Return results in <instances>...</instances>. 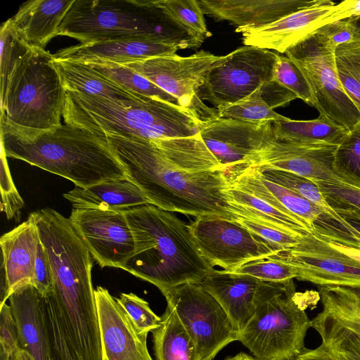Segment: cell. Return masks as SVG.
Returning <instances> with one entry per match:
<instances>
[{"label":"cell","instance_id":"6da1fadb","mask_svg":"<svg viewBox=\"0 0 360 360\" xmlns=\"http://www.w3.org/2000/svg\"><path fill=\"white\" fill-rule=\"evenodd\" d=\"M53 276L51 295L70 344L83 360H101L100 330L91 281L92 256L69 219L51 208L32 212Z\"/></svg>","mask_w":360,"mask_h":360},{"label":"cell","instance_id":"7a4b0ae2","mask_svg":"<svg viewBox=\"0 0 360 360\" xmlns=\"http://www.w3.org/2000/svg\"><path fill=\"white\" fill-rule=\"evenodd\" d=\"M105 137L127 178L150 205L195 217L231 218L224 193L229 185L225 172L182 169L152 141Z\"/></svg>","mask_w":360,"mask_h":360},{"label":"cell","instance_id":"3957f363","mask_svg":"<svg viewBox=\"0 0 360 360\" xmlns=\"http://www.w3.org/2000/svg\"><path fill=\"white\" fill-rule=\"evenodd\" d=\"M0 131L6 157L69 179L76 186L127 178L107 139L79 127L65 124L45 131H18L0 122Z\"/></svg>","mask_w":360,"mask_h":360},{"label":"cell","instance_id":"277c9868","mask_svg":"<svg viewBox=\"0 0 360 360\" xmlns=\"http://www.w3.org/2000/svg\"><path fill=\"white\" fill-rule=\"evenodd\" d=\"M134 240L124 271L161 292L200 283L213 269L201 256L189 226L170 212L148 204L123 211Z\"/></svg>","mask_w":360,"mask_h":360},{"label":"cell","instance_id":"5b68a950","mask_svg":"<svg viewBox=\"0 0 360 360\" xmlns=\"http://www.w3.org/2000/svg\"><path fill=\"white\" fill-rule=\"evenodd\" d=\"M63 117L106 139L115 135L153 141L200 133L204 121L191 110L149 97L115 101L65 90Z\"/></svg>","mask_w":360,"mask_h":360},{"label":"cell","instance_id":"8992f818","mask_svg":"<svg viewBox=\"0 0 360 360\" xmlns=\"http://www.w3.org/2000/svg\"><path fill=\"white\" fill-rule=\"evenodd\" d=\"M58 35L81 44L128 39H148L197 49L203 42L191 36L152 1L74 0Z\"/></svg>","mask_w":360,"mask_h":360},{"label":"cell","instance_id":"52a82bcc","mask_svg":"<svg viewBox=\"0 0 360 360\" xmlns=\"http://www.w3.org/2000/svg\"><path fill=\"white\" fill-rule=\"evenodd\" d=\"M318 292H296L292 280L264 282L256 311L238 341L259 360H288L302 352L311 328L306 309L316 306Z\"/></svg>","mask_w":360,"mask_h":360},{"label":"cell","instance_id":"ba28073f","mask_svg":"<svg viewBox=\"0 0 360 360\" xmlns=\"http://www.w3.org/2000/svg\"><path fill=\"white\" fill-rule=\"evenodd\" d=\"M65 99L53 54L32 49L11 74L1 101L0 122L18 131L52 129L62 124Z\"/></svg>","mask_w":360,"mask_h":360},{"label":"cell","instance_id":"9c48e42d","mask_svg":"<svg viewBox=\"0 0 360 360\" xmlns=\"http://www.w3.org/2000/svg\"><path fill=\"white\" fill-rule=\"evenodd\" d=\"M335 51L314 33L285 53L302 72L320 115L349 132L360 123V112L339 80Z\"/></svg>","mask_w":360,"mask_h":360},{"label":"cell","instance_id":"30bf717a","mask_svg":"<svg viewBox=\"0 0 360 360\" xmlns=\"http://www.w3.org/2000/svg\"><path fill=\"white\" fill-rule=\"evenodd\" d=\"M195 344L198 360H212L238 340L239 332L217 300L200 283H186L162 292Z\"/></svg>","mask_w":360,"mask_h":360},{"label":"cell","instance_id":"8fae6325","mask_svg":"<svg viewBox=\"0 0 360 360\" xmlns=\"http://www.w3.org/2000/svg\"><path fill=\"white\" fill-rule=\"evenodd\" d=\"M229 55L216 56L200 51L189 56L154 57L124 65L175 97L180 105L206 121L218 116L217 110L207 107L198 96L200 88L214 68Z\"/></svg>","mask_w":360,"mask_h":360},{"label":"cell","instance_id":"7c38bea8","mask_svg":"<svg viewBox=\"0 0 360 360\" xmlns=\"http://www.w3.org/2000/svg\"><path fill=\"white\" fill-rule=\"evenodd\" d=\"M209 72L198 96L221 110L274 79L279 55L252 46H243Z\"/></svg>","mask_w":360,"mask_h":360},{"label":"cell","instance_id":"4fadbf2b","mask_svg":"<svg viewBox=\"0 0 360 360\" xmlns=\"http://www.w3.org/2000/svg\"><path fill=\"white\" fill-rule=\"evenodd\" d=\"M200 135L226 175L255 167L260 154L277 141L271 121L252 122L219 116L204 121Z\"/></svg>","mask_w":360,"mask_h":360},{"label":"cell","instance_id":"5bb4252c","mask_svg":"<svg viewBox=\"0 0 360 360\" xmlns=\"http://www.w3.org/2000/svg\"><path fill=\"white\" fill-rule=\"evenodd\" d=\"M188 226L201 256L212 267L230 271L248 261L276 255L269 245L231 218L202 216Z\"/></svg>","mask_w":360,"mask_h":360},{"label":"cell","instance_id":"9a60e30c","mask_svg":"<svg viewBox=\"0 0 360 360\" xmlns=\"http://www.w3.org/2000/svg\"><path fill=\"white\" fill-rule=\"evenodd\" d=\"M322 310L311 320L321 346L339 360H360V289L318 287Z\"/></svg>","mask_w":360,"mask_h":360},{"label":"cell","instance_id":"2e32d148","mask_svg":"<svg viewBox=\"0 0 360 360\" xmlns=\"http://www.w3.org/2000/svg\"><path fill=\"white\" fill-rule=\"evenodd\" d=\"M275 255L292 265L300 281L318 287L360 289V263L333 248L315 231L300 238L297 245Z\"/></svg>","mask_w":360,"mask_h":360},{"label":"cell","instance_id":"e0dca14e","mask_svg":"<svg viewBox=\"0 0 360 360\" xmlns=\"http://www.w3.org/2000/svg\"><path fill=\"white\" fill-rule=\"evenodd\" d=\"M68 219L102 268L124 270L134 252V240L123 211L72 209Z\"/></svg>","mask_w":360,"mask_h":360},{"label":"cell","instance_id":"ac0fdd59","mask_svg":"<svg viewBox=\"0 0 360 360\" xmlns=\"http://www.w3.org/2000/svg\"><path fill=\"white\" fill-rule=\"evenodd\" d=\"M101 345V360H153L148 334L140 333L116 298L98 286L94 291Z\"/></svg>","mask_w":360,"mask_h":360},{"label":"cell","instance_id":"d6986e66","mask_svg":"<svg viewBox=\"0 0 360 360\" xmlns=\"http://www.w3.org/2000/svg\"><path fill=\"white\" fill-rule=\"evenodd\" d=\"M337 147L275 141L260 154L254 167L280 169L310 180L345 185L333 169Z\"/></svg>","mask_w":360,"mask_h":360},{"label":"cell","instance_id":"ffe728a7","mask_svg":"<svg viewBox=\"0 0 360 360\" xmlns=\"http://www.w3.org/2000/svg\"><path fill=\"white\" fill-rule=\"evenodd\" d=\"M335 4L328 0L301 9L262 27L242 34L245 46L274 50L285 53L290 47L313 35L330 23Z\"/></svg>","mask_w":360,"mask_h":360},{"label":"cell","instance_id":"44dd1931","mask_svg":"<svg viewBox=\"0 0 360 360\" xmlns=\"http://www.w3.org/2000/svg\"><path fill=\"white\" fill-rule=\"evenodd\" d=\"M204 13L215 21L227 20L243 33L271 24L321 0H198Z\"/></svg>","mask_w":360,"mask_h":360},{"label":"cell","instance_id":"7402d4cb","mask_svg":"<svg viewBox=\"0 0 360 360\" xmlns=\"http://www.w3.org/2000/svg\"><path fill=\"white\" fill-rule=\"evenodd\" d=\"M175 44L148 39H128L77 44L53 54V59L85 64L124 65L159 56H174Z\"/></svg>","mask_w":360,"mask_h":360},{"label":"cell","instance_id":"603a6c76","mask_svg":"<svg viewBox=\"0 0 360 360\" xmlns=\"http://www.w3.org/2000/svg\"><path fill=\"white\" fill-rule=\"evenodd\" d=\"M39 241L37 226L30 216L1 237L2 266L0 304L5 303L20 287L32 284Z\"/></svg>","mask_w":360,"mask_h":360},{"label":"cell","instance_id":"cb8c5ba5","mask_svg":"<svg viewBox=\"0 0 360 360\" xmlns=\"http://www.w3.org/2000/svg\"><path fill=\"white\" fill-rule=\"evenodd\" d=\"M262 283L251 276L213 268L200 284L217 300L240 332L256 311Z\"/></svg>","mask_w":360,"mask_h":360},{"label":"cell","instance_id":"d4e9b609","mask_svg":"<svg viewBox=\"0 0 360 360\" xmlns=\"http://www.w3.org/2000/svg\"><path fill=\"white\" fill-rule=\"evenodd\" d=\"M18 330V344L33 360H51L42 295L32 285L15 290L8 298Z\"/></svg>","mask_w":360,"mask_h":360},{"label":"cell","instance_id":"484cf974","mask_svg":"<svg viewBox=\"0 0 360 360\" xmlns=\"http://www.w3.org/2000/svg\"><path fill=\"white\" fill-rule=\"evenodd\" d=\"M231 186L263 200L276 209L305 222L312 230L325 213L300 194L265 179L255 167L227 175Z\"/></svg>","mask_w":360,"mask_h":360},{"label":"cell","instance_id":"4316f807","mask_svg":"<svg viewBox=\"0 0 360 360\" xmlns=\"http://www.w3.org/2000/svg\"><path fill=\"white\" fill-rule=\"evenodd\" d=\"M74 0H32L23 3L8 20L30 49H45L58 36V27Z\"/></svg>","mask_w":360,"mask_h":360},{"label":"cell","instance_id":"83f0119b","mask_svg":"<svg viewBox=\"0 0 360 360\" xmlns=\"http://www.w3.org/2000/svg\"><path fill=\"white\" fill-rule=\"evenodd\" d=\"M73 209L124 211L150 204L142 191L128 178L101 182L88 187L76 186L63 193Z\"/></svg>","mask_w":360,"mask_h":360},{"label":"cell","instance_id":"f1b7e54d","mask_svg":"<svg viewBox=\"0 0 360 360\" xmlns=\"http://www.w3.org/2000/svg\"><path fill=\"white\" fill-rule=\"evenodd\" d=\"M224 193L229 205L227 211L231 214L255 221L297 238H302L312 232L303 221L276 209L245 191L229 184Z\"/></svg>","mask_w":360,"mask_h":360},{"label":"cell","instance_id":"f546056e","mask_svg":"<svg viewBox=\"0 0 360 360\" xmlns=\"http://www.w3.org/2000/svg\"><path fill=\"white\" fill-rule=\"evenodd\" d=\"M65 90L115 101H133L146 96L135 94L89 65L54 60Z\"/></svg>","mask_w":360,"mask_h":360},{"label":"cell","instance_id":"4dcf8cb0","mask_svg":"<svg viewBox=\"0 0 360 360\" xmlns=\"http://www.w3.org/2000/svg\"><path fill=\"white\" fill-rule=\"evenodd\" d=\"M277 141L314 145L338 146L349 131L323 115L310 120L272 122Z\"/></svg>","mask_w":360,"mask_h":360},{"label":"cell","instance_id":"1f68e13d","mask_svg":"<svg viewBox=\"0 0 360 360\" xmlns=\"http://www.w3.org/2000/svg\"><path fill=\"white\" fill-rule=\"evenodd\" d=\"M152 333L156 360H198L195 342L170 305L167 304L160 326Z\"/></svg>","mask_w":360,"mask_h":360},{"label":"cell","instance_id":"d6a6232c","mask_svg":"<svg viewBox=\"0 0 360 360\" xmlns=\"http://www.w3.org/2000/svg\"><path fill=\"white\" fill-rule=\"evenodd\" d=\"M255 168L265 179L300 194L306 200L321 208L332 219L339 221L342 225L347 226L346 222L328 204L318 186L311 180L283 170Z\"/></svg>","mask_w":360,"mask_h":360},{"label":"cell","instance_id":"836d02e7","mask_svg":"<svg viewBox=\"0 0 360 360\" xmlns=\"http://www.w3.org/2000/svg\"><path fill=\"white\" fill-rule=\"evenodd\" d=\"M87 65L135 94L181 106L175 97L126 66L114 64Z\"/></svg>","mask_w":360,"mask_h":360},{"label":"cell","instance_id":"e575fe53","mask_svg":"<svg viewBox=\"0 0 360 360\" xmlns=\"http://www.w3.org/2000/svg\"><path fill=\"white\" fill-rule=\"evenodd\" d=\"M156 6L170 17L191 36L204 41L212 35L197 0H153Z\"/></svg>","mask_w":360,"mask_h":360},{"label":"cell","instance_id":"d590c367","mask_svg":"<svg viewBox=\"0 0 360 360\" xmlns=\"http://www.w3.org/2000/svg\"><path fill=\"white\" fill-rule=\"evenodd\" d=\"M335 61L339 80L360 112V41L338 46Z\"/></svg>","mask_w":360,"mask_h":360},{"label":"cell","instance_id":"8d00e7d4","mask_svg":"<svg viewBox=\"0 0 360 360\" xmlns=\"http://www.w3.org/2000/svg\"><path fill=\"white\" fill-rule=\"evenodd\" d=\"M333 169L345 185L360 189V123L337 147Z\"/></svg>","mask_w":360,"mask_h":360},{"label":"cell","instance_id":"74e56055","mask_svg":"<svg viewBox=\"0 0 360 360\" xmlns=\"http://www.w3.org/2000/svg\"><path fill=\"white\" fill-rule=\"evenodd\" d=\"M260 88L261 86L245 98L217 110L218 116L252 122L288 120V117L275 112L263 99Z\"/></svg>","mask_w":360,"mask_h":360},{"label":"cell","instance_id":"f35d334b","mask_svg":"<svg viewBox=\"0 0 360 360\" xmlns=\"http://www.w3.org/2000/svg\"><path fill=\"white\" fill-rule=\"evenodd\" d=\"M1 101L4 99L11 74L19 61L32 49L15 33L9 20L0 30Z\"/></svg>","mask_w":360,"mask_h":360},{"label":"cell","instance_id":"ab89813d","mask_svg":"<svg viewBox=\"0 0 360 360\" xmlns=\"http://www.w3.org/2000/svg\"><path fill=\"white\" fill-rule=\"evenodd\" d=\"M229 271L264 282H285L297 278L295 269L275 255L248 261Z\"/></svg>","mask_w":360,"mask_h":360},{"label":"cell","instance_id":"60d3db41","mask_svg":"<svg viewBox=\"0 0 360 360\" xmlns=\"http://www.w3.org/2000/svg\"><path fill=\"white\" fill-rule=\"evenodd\" d=\"M42 304L50 346L51 360H83L65 334L51 296H42Z\"/></svg>","mask_w":360,"mask_h":360},{"label":"cell","instance_id":"b9f144b4","mask_svg":"<svg viewBox=\"0 0 360 360\" xmlns=\"http://www.w3.org/2000/svg\"><path fill=\"white\" fill-rule=\"evenodd\" d=\"M274 79L297 98L314 107L315 103L308 82L292 60L279 56L274 68Z\"/></svg>","mask_w":360,"mask_h":360},{"label":"cell","instance_id":"7bdbcfd3","mask_svg":"<svg viewBox=\"0 0 360 360\" xmlns=\"http://www.w3.org/2000/svg\"><path fill=\"white\" fill-rule=\"evenodd\" d=\"M116 300L140 333L148 334L160 326L161 317L152 311L143 299L131 292L122 293Z\"/></svg>","mask_w":360,"mask_h":360},{"label":"cell","instance_id":"ee69618b","mask_svg":"<svg viewBox=\"0 0 360 360\" xmlns=\"http://www.w3.org/2000/svg\"><path fill=\"white\" fill-rule=\"evenodd\" d=\"M230 217L252 234L269 245L276 255L292 248L300 241V238L255 221L231 214Z\"/></svg>","mask_w":360,"mask_h":360},{"label":"cell","instance_id":"f6af8a7d","mask_svg":"<svg viewBox=\"0 0 360 360\" xmlns=\"http://www.w3.org/2000/svg\"><path fill=\"white\" fill-rule=\"evenodd\" d=\"M331 207H351L360 210V189L347 185L329 184L323 181L311 180Z\"/></svg>","mask_w":360,"mask_h":360},{"label":"cell","instance_id":"bcb514c9","mask_svg":"<svg viewBox=\"0 0 360 360\" xmlns=\"http://www.w3.org/2000/svg\"><path fill=\"white\" fill-rule=\"evenodd\" d=\"M20 349L18 330L10 304H0V350L13 358Z\"/></svg>","mask_w":360,"mask_h":360},{"label":"cell","instance_id":"7dc6e473","mask_svg":"<svg viewBox=\"0 0 360 360\" xmlns=\"http://www.w3.org/2000/svg\"><path fill=\"white\" fill-rule=\"evenodd\" d=\"M43 297L53 293V276L50 262L41 242L39 243L32 284Z\"/></svg>","mask_w":360,"mask_h":360},{"label":"cell","instance_id":"c3c4849f","mask_svg":"<svg viewBox=\"0 0 360 360\" xmlns=\"http://www.w3.org/2000/svg\"><path fill=\"white\" fill-rule=\"evenodd\" d=\"M315 34L333 50L341 44L355 41L352 27L347 20L328 23L320 27Z\"/></svg>","mask_w":360,"mask_h":360},{"label":"cell","instance_id":"681fc988","mask_svg":"<svg viewBox=\"0 0 360 360\" xmlns=\"http://www.w3.org/2000/svg\"><path fill=\"white\" fill-rule=\"evenodd\" d=\"M260 90L262 97L273 109L285 105L292 100L297 98L294 93L274 79L261 86Z\"/></svg>","mask_w":360,"mask_h":360},{"label":"cell","instance_id":"f907efd6","mask_svg":"<svg viewBox=\"0 0 360 360\" xmlns=\"http://www.w3.org/2000/svg\"><path fill=\"white\" fill-rule=\"evenodd\" d=\"M360 16V0H346L335 5L330 22Z\"/></svg>","mask_w":360,"mask_h":360},{"label":"cell","instance_id":"816d5d0a","mask_svg":"<svg viewBox=\"0 0 360 360\" xmlns=\"http://www.w3.org/2000/svg\"><path fill=\"white\" fill-rule=\"evenodd\" d=\"M346 224L360 233V210L351 207H332Z\"/></svg>","mask_w":360,"mask_h":360},{"label":"cell","instance_id":"f5cc1de1","mask_svg":"<svg viewBox=\"0 0 360 360\" xmlns=\"http://www.w3.org/2000/svg\"><path fill=\"white\" fill-rule=\"evenodd\" d=\"M288 360H339L330 354L321 346L310 349L304 348L297 356Z\"/></svg>","mask_w":360,"mask_h":360},{"label":"cell","instance_id":"db71d44e","mask_svg":"<svg viewBox=\"0 0 360 360\" xmlns=\"http://www.w3.org/2000/svg\"><path fill=\"white\" fill-rule=\"evenodd\" d=\"M323 237L326 239L329 245L333 248L360 263V248L338 240H331L326 238L324 236Z\"/></svg>","mask_w":360,"mask_h":360},{"label":"cell","instance_id":"11a10c76","mask_svg":"<svg viewBox=\"0 0 360 360\" xmlns=\"http://www.w3.org/2000/svg\"><path fill=\"white\" fill-rule=\"evenodd\" d=\"M347 20L352 27L354 39L360 41V16Z\"/></svg>","mask_w":360,"mask_h":360},{"label":"cell","instance_id":"9f6ffc18","mask_svg":"<svg viewBox=\"0 0 360 360\" xmlns=\"http://www.w3.org/2000/svg\"><path fill=\"white\" fill-rule=\"evenodd\" d=\"M225 360H259L253 356L248 355L245 353L240 352L233 356H228Z\"/></svg>","mask_w":360,"mask_h":360},{"label":"cell","instance_id":"6f0895ef","mask_svg":"<svg viewBox=\"0 0 360 360\" xmlns=\"http://www.w3.org/2000/svg\"><path fill=\"white\" fill-rule=\"evenodd\" d=\"M13 360H33L32 356L25 350L20 349L13 356Z\"/></svg>","mask_w":360,"mask_h":360},{"label":"cell","instance_id":"680465c9","mask_svg":"<svg viewBox=\"0 0 360 360\" xmlns=\"http://www.w3.org/2000/svg\"><path fill=\"white\" fill-rule=\"evenodd\" d=\"M0 360H13V358L9 356L3 351L0 350Z\"/></svg>","mask_w":360,"mask_h":360}]
</instances>
